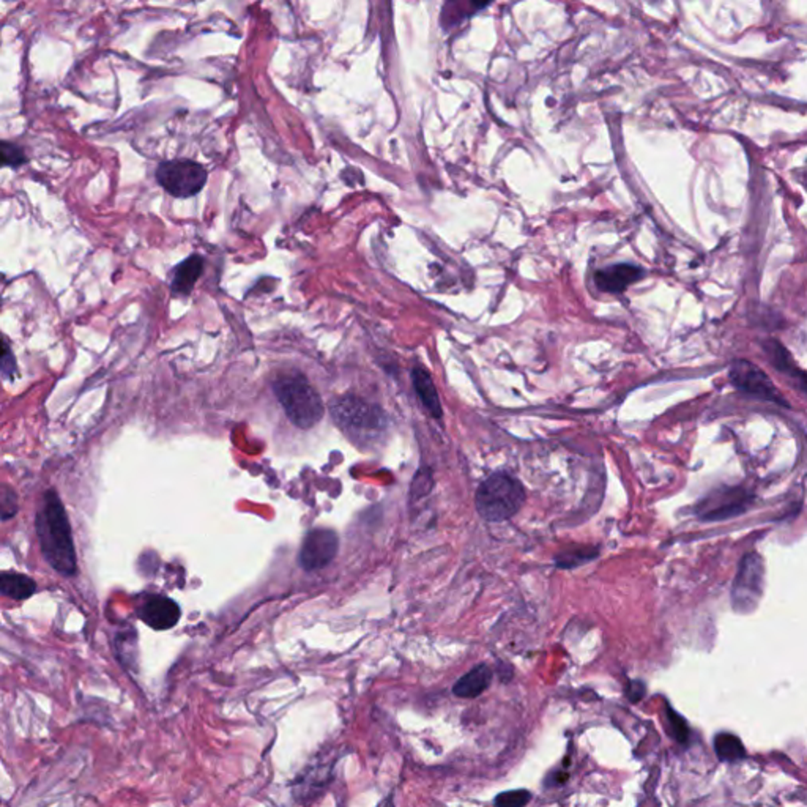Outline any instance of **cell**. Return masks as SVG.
I'll use <instances>...</instances> for the list:
<instances>
[{"mask_svg": "<svg viewBox=\"0 0 807 807\" xmlns=\"http://www.w3.org/2000/svg\"><path fill=\"white\" fill-rule=\"evenodd\" d=\"M35 529L43 557L51 567L67 577L78 573V557L70 521L54 489L46 490L43 496L42 505L36 511Z\"/></svg>", "mask_w": 807, "mask_h": 807, "instance_id": "1", "label": "cell"}, {"mask_svg": "<svg viewBox=\"0 0 807 807\" xmlns=\"http://www.w3.org/2000/svg\"><path fill=\"white\" fill-rule=\"evenodd\" d=\"M336 426L356 445H372L387 429V417L380 407L356 396H341L330 404Z\"/></svg>", "mask_w": 807, "mask_h": 807, "instance_id": "2", "label": "cell"}, {"mask_svg": "<svg viewBox=\"0 0 807 807\" xmlns=\"http://www.w3.org/2000/svg\"><path fill=\"white\" fill-rule=\"evenodd\" d=\"M273 390L287 418L300 429H309L324 418L322 397L305 376L298 372L279 376L273 382Z\"/></svg>", "mask_w": 807, "mask_h": 807, "instance_id": "3", "label": "cell"}, {"mask_svg": "<svg viewBox=\"0 0 807 807\" xmlns=\"http://www.w3.org/2000/svg\"><path fill=\"white\" fill-rule=\"evenodd\" d=\"M524 502V486L508 474H490L474 496L476 511L488 522H503L516 516Z\"/></svg>", "mask_w": 807, "mask_h": 807, "instance_id": "4", "label": "cell"}, {"mask_svg": "<svg viewBox=\"0 0 807 807\" xmlns=\"http://www.w3.org/2000/svg\"><path fill=\"white\" fill-rule=\"evenodd\" d=\"M156 182L170 196L178 199L192 198L204 190L207 169L202 164L186 158L163 161L156 168Z\"/></svg>", "mask_w": 807, "mask_h": 807, "instance_id": "5", "label": "cell"}, {"mask_svg": "<svg viewBox=\"0 0 807 807\" xmlns=\"http://www.w3.org/2000/svg\"><path fill=\"white\" fill-rule=\"evenodd\" d=\"M765 567L758 553H748L738 569L737 577L732 587V606L737 612L749 614L758 606L764 595Z\"/></svg>", "mask_w": 807, "mask_h": 807, "instance_id": "6", "label": "cell"}, {"mask_svg": "<svg viewBox=\"0 0 807 807\" xmlns=\"http://www.w3.org/2000/svg\"><path fill=\"white\" fill-rule=\"evenodd\" d=\"M754 500L756 497L748 489H716L715 492L699 503L695 513L705 522H721L732 517L741 516L751 508Z\"/></svg>", "mask_w": 807, "mask_h": 807, "instance_id": "7", "label": "cell"}, {"mask_svg": "<svg viewBox=\"0 0 807 807\" xmlns=\"http://www.w3.org/2000/svg\"><path fill=\"white\" fill-rule=\"evenodd\" d=\"M730 380L737 387L738 390L744 391L746 395L770 401V403L788 405L772 379L766 376L762 369L748 360H735L730 364Z\"/></svg>", "mask_w": 807, "mask_h": 807, "instance_id": "8", "label": "cell"}, {"mask_svg": "<svg viewBox=\"0 0 807 807\" xmlns=\"http://www.w3.org/2000/svg\"><path fill=\"white\" fill-rule=\"evenodd\" d=\"M340 538L330 529H316L306 535L298 553L300 567L308 573L328 567L338 555Z\"/></svg>", "mask_w": 807, "mask_h": 807, "instance_id": "9", "label": "cell"}, {"mask_svg": "<svg viewBox=\"0 0 807 807\" xmlns=\"http://www.w3.org/2000/svg\"><path fill=\"white\" fill-rule=\"evenodd\" d=\"M137 615L152 630L166 631L178 623L180 607L166 596L149 595L141 602Z\"/></svg>", "mask_w": 807, "mask_h": 807, "instance_id": "10", "label": "cell"}, {"mask_svg": "<svg viewBox=\"0 0 807 807\" xmlns=\"http://www.w3.org/2000/svg\"><path fill=\"white\" fill-rule=\"evenodd\" d=\"M644 275V270L638 265L616 263L607 269L598 270L595 283L599 291L622 294L630 287L631 284L638 283L639 279H642Z\"/></svg>", "mask_w": 807, "mask_h": 807, "instance_id": "11", "label": "cell"}, {"mask_svg": "<svg viewBox=\"0 0 807 807\" xmlns=\"http://www.w3.org/2000/svg\"><path fill=\"white\" fill-rule=\"evenodd\" d=\"M202 273H204V259L199 255L186 257L172 271L170 291L174 295H180V297L190 295L198 283L199 278L202 277Z\"/></svg>", "mask_w": 807, "mask_h": 807, "instance_id": "12", "label": "cell"}, {"mask_svg": "<svg viewBox=\"0 0 807 807\" xmlns=\"http://www.w3.org/2000/svg\"><path fill=\"white\" fill-rule=\"evenodd\" d=\"M492 681V670L486 664L476 666L470 672L466 673L456 681L453 687L454 694L462 699H474L482 695Z\"/></svg>", "mask_w": 807, "mask_h": 807, "instance_id": "13", "label": "cell"}, {"mask_svg": "<svg viewBox=\"0 0 807 807\" xmlns=\"http://www.w3.org/2000/svg\"><path fill=\"white\" fill-rule=\"evenodd\" d=\"M411 380H413V387H415V391H417L419 401L423 403V405L427 409V411H429L434 418L442 417V404H440L439 391L435 388V385H434V380H432V377L429 376V372L425 371V369L415 368L413 369V372H411Z\"/></svg>", "mask_w": 807, "mask_h": 807, "instance_id": "14", "label": "cell"}, {"mask_svg": "<svg viewBox=\"0 0 807 807\" xmlns=\"http://www.w3.org/2000/svg\"><path fill=\"white\" fill-rule=\"evenodd\" d=\"M35 582L24 574L7 571L0 576V592L10 599L14 601L27 599L35 593Z\"/></svg>", "mask_w": 807, "mask_h": 807, "instance_id": "15", "label": "cell"}, {"mask_svg": "<svg viewBox=\"0 0 807 807\" xmlns=\"http://www.w3.org/2000/svg\"><path fill=\"white\" fill-rule=\"evenodd\" d=\"M715 751L723 762H738L746 757V749L735 735L719 733L715 738Z\"/></svg>", "mask_w": 807, "mask_h": 807, "instance_id": "16", "label": "cell"}, {"mask_svg": "<svg viewBox=\"0 0 807 807\" xmlns=\"http://www.w3.org/2000/svg\"><path fill=\"white\" fill-rule=\"evenodd\" d=\"M765 354L768 356V360L772 362V366L784 372L787 376L790 377L796 371V364H795L794 360L790 354L787 352V349L778 342V341H766L765 342Z\"/></svg>", "mask_w": 807, "mask_h": 807, "instance_id": "17", "label": "cell"}, {"mask_svg": "<svg viewBox=\"0 0 807 807\" xmlns=\"http://www.w3.org/2000/svg\"><path fill=\"white\" fill-rule=\"evenodd\" d=\"M27 163V155L24 150L13 142L2 141V164L5 168L18 169Z\"/></svg>", "mask_w": 807, "mask_h": 807, "instance_id": "18", "label": "cell"}, {"mask_svg": "<svg viewBox=\"0 0 807 807\" xmlns=\"http://www.w3.org/2000/svg\"><path fill=\"white\" fill-rule=\"evenodd\" d=\"M531 801L529 790H510L503 792L496 798V807H527Z\"/></svg>", "mask_w": 807, "mask_h": 807, "instance_id": "19", "label": "cell"}, {"mask_svg": "<svg viewBox=\"0 0 807 807\" xmlns=\"http://www.w3.org/2000/svg\"><path fill=\"white\" fill-rule=\"evenodd\" d=\"M667 719H669L672 737L680 743H686L687 738H689V727H687L686 721L678 713H675L672 709H667Z\"/></svg>", "mask_w": 807, "mask_h": 807, "instance_id": "20", "label": "cell"}, {"mask_svg": "<svg viewBox=\"0 0 807 807\" xmlns=\"http://www.w3.org/2000/svg\"><path fill=\"white\" fill-rule=\"evenodd\" d=\"M2 521H8L10 517H13L18 511V498H16V494H14L13 489L10 486H2Z\"/></svg>", "mask_w": 807, "mask_h": 807, "instance_id": "21", "label": "cell"}, {"mask_svg": "<svg viewBox=\"0 0 807 807\" xmlns=\"http://www.w3.org/2000/svg\"><path fill=\"white\" fill-rule=\"evenodd\" d=\"M16 360H14L13 352L10 349L7 340H4V348H2V376L7 380H13L16 374Z\"/></svg>", "mask_w": 807, "mask_h": 807, "instance_id": "22", "label": "cell"}, {"mask_svg": "<svg viewBox=\"0 0 807 807\" xmlns=\"http://www.w3.org/2000/svg\"><path fill=\"white\" fill-rule=\"evenodd\" d=\"M626 695L631 701H639L645 695V685L640 683V681H632L628 685V689H626Z\"/></svg>", "mask_w": 807, "mask_h": 807, "instance_id": "23", "label": "cell"}, {"mask_svg": "<svg viewBox=\"0 0 807 807\" xmlns=\"http://www.w3.org/2000/svg\"><path fill=\"white\" fill-rule=\"evenodd\" d=\"M790 377H792V380L796 383V387H798V388H800L807 396V372L801 371V369H796Z\"/></svg>", "mask_w": 807, "mask_h": 807, "instance_id": "24", "label": "cell"}]
</instances>
